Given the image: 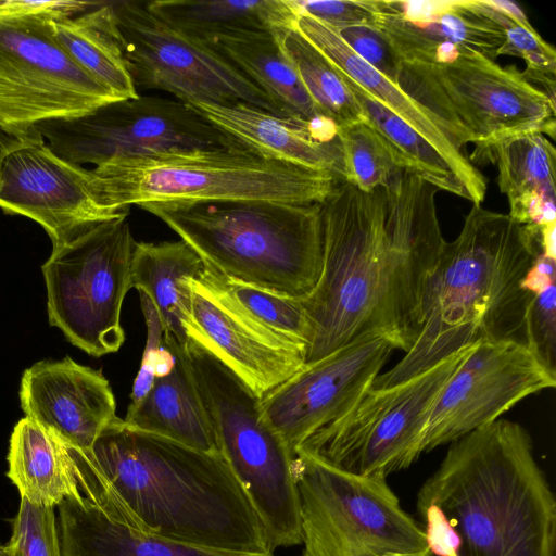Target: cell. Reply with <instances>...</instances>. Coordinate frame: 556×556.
I'll use <instances>...</instances> for the list:
<instances>
[{
  "instance_id": "8992f818",
  "label": "cell",
  "mask_w": 556,
  "mask_h": 556,
  "mask_svg": "<svg viewBox=\"0 0 556 556\" xmlns=\"http://www.w3.org/2000/svg\"><path fill=\"white\" fill-rule=\"evenodd\" d=\"M102 205L129 210L155 202L321 203L341 180L266 159L249 149H194L119 159L94 167Z\"/></svg>"
},
{
  "instance_id": "f35d334b",
  "label": "cell",
  "mask_w": 556,
  "mask_h": 556,
  "mask_svg": "<svg viewBox=\"0 0 556 556\" xmlns=\"http://www.w3.org/2000/svg\"><path fill=\"white\" fill-rule=\"evenodd\" d=\"M336 33L358 58L399 86L401 61L380 29L374 25H357Z\"/></svg>"
},
{
  "instance_id": "f6af8a7d",
  "label": "cell",
  "mask_w": 556,
  "mask_h": 556,
  "mask_svg": "<svg viewBox=\"0 0 556 556\" xmlns=\"http://www.w3.org/2000/svg\"><path fill=\"white\" fill-rule=\"evenodd\" d=\"M382 556H433L429 547L417 552H390Z\"/></svg>"
},
{
  "instance_id": "60d3db41",
  "label": "cell",
  "mask_w": 556,
  "mask_h": 556,
  "mask_svg": "<svg viewBox=\"0 0 556 556\" xmlns=\"http://www.w3.org/2000/svg\"><path fill=\"white\" fill-rule=\"evenodd\" d=\"M553 283H555V260L541 253L528 269L521 286L529 293L536 294Z\"/></svg>"
},
{
  "instance_id": "f1b7e54d",
  "label": "cell",
  "mask_w": 556,
  "mask_h": 556,
  "mask_svg": "<svg viewBox=\"0 0 556 556\" xmlns=\"http://www.w3.org/2000/svg\"><path fill=\"white\" fill-rule=\"evenodd\" d=\"M203 260L184 240L135 242L130 287L144 293L155 306L165 334L184 346L188 340L184 321L190 305L188 278H199Z\"/></svg>"
},
{
  "instance_id": "4316f807",
  "label": "cell",
  "mask_w": 556,
  "mask_h": 556,
  "mask_svg": "<svg viewBox=\"0 0 556 556\" xmlns=\"http://www.w3.org/2000/svg\"><path fill=\"white\" fill-rule=\"evenodd\" d=\"M7 459V477L34 506L55 507L81 495L70 445L29 417L15 425Z\"/></svg>"
},
{
  "instance_id": "ab89813d",
  "label": "cell",
  "mask_w": 556,
  "mask_h": 556,
  "mask_svg": "<svg viewBox=\"0 0 556 556\" xmlns=\"http://www.w3.org/2000/svg\"><path fill=\"white\" fill-rule=\"evenodd\" d=\"M101 3L74 0H0V16H45L59 21L88 12Z\"/></svg>"
},
{
  "instance_id": "3957f363",
  "label": "cell",
  "mask_w": 556,
  "mask_h": 556,
  "mask_svg": "<svg viewBox=\"0 0 556 556\" xmlns=\"http://www.w3.org/2000/svg\"><path fill=\"white\" fill-rule=\"evenodd\" d=\"M539 237V227L472 204L459 235L444 242L429 275L414 344L375 378L371 389L403 382L481 341L526 345V316L533 294L521 283L542 253Z\"/></svg>"
},
{
  "instance_id": "2e32d148",
  "label": "cell",
  "mask_w": 556,
  "mask_h": 556,
  "mask_svg": "<svg viewBox=\"0 0 556 556\" xmlns=\"http://www.w3.org/2000/svg\"><path fill=\"white\" fill-rule=\"evenodd\" d=\"M0 207L41 225L52 249L129 214L102 205L91 169L59 157L35 129L0 164Z\"/></svg>"
},
{
  "instance_id": "f546056e",
  "label": "cell",
  "mask_w": 556,
  "mask_h": 556,
  "mask_svg": "<svg viewBox=\"0 0 556 556\" xmlns=\"http://www.w3.org/2000/svg\"><path fill=\"white\" fill-rule=\"evenodd\" d=\"M55 36L71 58L116 99L139 96L124 53L112 2L74 17L53 21Z\"/></svg>"
},
{
  "instance_id": "ffe728a7",
  "label": "cell",
  "mask_w": 556,
  "mask_h": 556,
  "mask_svg": "<svg viewBox=\"0 0 556 556\" xmlns=\"http://www.w3.org/2000/svg\"><path fill=\"white\" fill-rule=\"evenodd\" d=\"M21 407L29 417L58 433L80 451L91 448L116 416V402L101 370L66 356L41 361L27 368L21 380Z\"/></svg>"
},
{
  "instance_id": "277c9868",
  "label": "cell",
  "mask_w": 556,
  "mask_h": 556,
  "mask_svg": "<svg viewBox=\"0 0 556 556\" xmlns=\"http://www.w3.org/2000/svg\"><path fill=\"white\" fill-rule=\"evenodd\" d=\"M416 505L453 531L454 556H555V496L518 422L497 419L452 442Z\"/></svg>"
},
{
  "instance_id": "836d02e7",
  "label": "cell",
  "mask_w": 556,
  "mask_h": 556,
  "mask_svg": "<svg viewBox=\"0 0 556 556\" xmlns=\"http://www.w3.org/2000/svg\"><path fill=\"white\" fill-rule=\"evenodd\" d=\"M344 181L370 192L388 187L401 170L389 148L366 119L337 127Z\"/></svg>"
},
{
  "instance_id": "7bdbcfd3",
  "label": "cell",
  "mask_w": 556,
  "mask_h": 556,
  "mask_svg": "<svg viewBox=\"0 0 556 556\" xmlns=\"http://www.w3.org/2000/svg\"><path fill=\"white\" fill-rule=\"evenodd\" d=\"M556 224L540 227V247L543 255L556 260Z\"/></svg>"
},
{
  "instance_id": "44dd1931",
  "label": "cell",
  "mask_w": 556,
  "mask_h": 556,
  "mask_svg": "<svg viewBox=\"0 0 556 556\" xmlns=\"http://www.w3.org/2000/svg\"><path fill=\"white\" fill-rule=\"evenodd\" d=\"M295 27L366 93L402 118L434 147L466 187L472 204L480 205L483 202L486 179L455 144L440 118L358 58L327 25L311 16L298 15Z\"/></svg>"
},
{
  "instance_id": "b9f144b4",
  "label": "cell",
  "mask_w": 556,
  "mask_h": 556,
  "mask_svg": "<svg viewBox=\"0 0 556 556\" xmlns=\"http://www.w3.org/2000/svg\"><path fill=\"white\" fill-rule=\"evenodd\" d=\"M486 2L509 15L517 24L527 28H533L525 12L515 2L508 0H486Z\"/></svg>"
},
{
  "instance_id": "9a60e30c",
  "label": "cell",
  "mask_w": 556,
  "mask_h": 556,
  "mask_svg": "<svg viewBox=\"0 0 556 556\" xmlns=\"http://www.w3.org/2000/svg\"><path fill=\"white\" fill-rule=\"evenodd\" d=\"M555 384L556 375L525 344H472L433 403L422 453L492 424L521 400Z\"/></svg>"
},
{
  "instance_id": "8d00e7d4",
  "label": "cell",
  "mask_w": 556,
  "mask_h": 556,
  "mask_svg": "<svg viewBox=\"0 0 556 556\" xmlns=\"http://www.w3.org/2000/svg\"><path fill=\"white\" fill-rule=\"evenodd\" d=\"M555 283L533 294L526 316V345L556 375Z\"/></svg>"
},
{
  "instance_id": "7a4b0ae2",
  "label": "cell",
  "mask_w": 556,
  "mask_h": 556,
  "mask_svg": "<svg viewBox=\"0 0 556 556\" xmlns=\"http://www.w3.org/2000/svg\"><path fill=\"white\" fill-rule=\"evenodd\" d=\"M78 489L139 530L206 549L270 556L248 494L220 454L195 450L116 417L88 451L70 445Z\"/></svg>"
},
{
  "instance_id": "d590c367",
  "label": "cell",
  "mask_w": 556,
  "mask_h": 556,
  "mask_svg": "<svg viewBox=\"0 0 556 556\" xmlns=\"http://www.w3.org/2000/svg\"><path fill=\"white\" fill-rule=\"evenodd\" d=\"M138 293L147 328V339L127 408L138 405L152 388L155 379L168 371L175 361L174 352L165 343V330L155 306L144 293Z\"/></svg>"
},
{
  "instance_id": "e0dca14e",
  "label": "cell",
  "mask_w": 556,
  "mask_h": 556,
  "mask_svg": "<svg viewBox=\"0 0 556 556\" xmlns=\"http://www.w3.org/2000/svg\"><path fill=\"white\" fill-rule=\"evenodd\" d=\"M395 349L391 337L368 334L305 364L261 399L264 417L294 454L311 434L355 406Z\"/></svg>"
},
{
  "instance_id": "83f0119b",
  "label": "cell",
  "mask_w": 556,
  "mask_h": 556,
  "mask_svg": "<svg viewBox=\"0 0 556 556\" xmlns=\"http://www.w3.org/2000/svg\"><path fill=\"white\" fill-rule=\"evenodd\" d=\"M146 7L174 29L202 42L236 33H270L281 40L298 20L288 0H154Z\"/></svg>"
},
{
  "instance_id": "8fae6325",
  "label": "cell",
  "mask_w": 556,
  "mask_h": 556,
  "mask_svg": "<svg viewBox=\"0 0 556 556\" xmlns=\"http://www.w3.org/2000/svg\"><path fill=\"white\" fill-rule=\"evenodd\" d=\"M127 216L101 223L52 249L42 265L48 315L75 346L91 356L119 350L124 299L135 245Z\"/></svg>"
},
{
  "instance_id": "4fadbf2b",
  "label": "cell",
  "mask_w": 556,
  "mask_h": 556,
  "mask_svg": "<svg viewBox=\"0 0 556 556\" xmlns=\"http://www.w3.org/2000/svg\"><path fill=\"white\" fill-rule=\"evenodd\" d=\"M118 100L59 42L53 20L0 16V127L25 136L43 121Z\"/></svg>"
},
{
  "instance_id": "52a82bcc",
  "label": "cell",
  "mask_w": 556,
  "mask_h": 556,
  "mask_svg": "<svg viewBox=\"0 0 556 556\" xmlns=\"http://www.w3.org/2000/svg\"><path fill=\"white\" fill-rule=\"evenodd\" d=\"M399 87L431 111L455 144L488 160L500 141L525 132L555 138L556 108L515 65L501 66L477 52L440 63H401Z\"/></svg>"
},
{
  "instance_id": "d4e9b609",
  "label": "cell",
  "mask_w": 556,
  "mask_h": 556,
  "mask_svg": "<svg viewBox=\"0 0 556 556\" xmlns=\"http://www.w3.org/2000/svg\"><path fill=\"white\" fill-rule=\"evenodd\" d=\"M488 159L497 165V185L515 222L534 227L556 224V150L545 135L525 132L504 139Z\"/></svg>"
},
{
  "instance_id": "ba28073f",
  "label": "cell",
  "mask_w": 556,
  "mask_h": 556,
  "mask_svg": "<svg viewBox=\"0 0 556 556\" xmlns=\"http://www.w3.org/2000/svg\"><path fill=\"white\" fill-rule=\"evenodd\" d=\"M215 432L219 453L248 494L264 527L283 532L301 518L294 454L263 415L261 399L204 346H182Z\"/></svg>"
},
{
  "instance_id": "cb8c5ba5",
  "label": "cell",
  "mask_w": 556,
  "mask_h": 556,
  "mask_svg": "<svg viewBox=\"0 0 556 556\" xmlns=\"http://www.w3.org/2000/svg\"><path fill=\"white\" fill-rule=\"evenodd\" d=\"M58 508L62 556H255L157 536L114 518L83 495L64 500Z\"/></svg>"
},
{
  "instance_id": "4dcf8cb0",
  "label": "cell",
  "mask_w": 556,
  "mask_h": 556,
  "mask_svg": "<svg viewBox=\"0 0 556 556\" xmlns=\"http://www.w3.org/2000/svg\"><path fill=\"white\" fill-rule=\"evenodd\" d=\"M341 74L354 94L364 118L384 141L399 168L421 177L438 190L470 201L466 187L434 147L402 118L366 93L349 76L342 72Z\"/></svg>"
},
{
  "instance_id": "d6986e66",
  "label": "cell",
  "mask_w": 556,
  "mask_h": 556,
  "mask_svg": "<svg viewBox=\"0 0 556 556\" xmlns=\"http://www.w3.org/2000/svg\"><path fill=\"white\" fill-rule=\"evenodd\" d=\"M378 7L374 26L401 63H440L467 52L495 61L506 41L502 27L476 0H378Z\"/></svg>"
},
{
  "instance_id": "ac0fdd59",
  "label": "cell",
  "mask_w": 556,
  "mask_h": 556,
  "mask_svg": "<svg viewBox=\"0 0 556 556\" xmlns=\"http://www.w3.org/2000/svg\"><path fill=\"white\" fill-rule=\"evenodd\" d=\"M190 305L184 329L263 399L305 365V346L262 326L202 274L188 278Z\"/></svg>"
},
{
  "instance_id": "bcb514c9",
  "label": "cell",
  "mask_w": 556,
  "mask_h": 556,
  "mask_svg": "<svg viewBox=\"0 0 556 556\" xmlns=\"http://www.w3.org/2000/svg\"><path fill=\"white\" fill-rule=\"evenodd\" d=\"M0 556H2V555H1V546H0Z\"/></svg>"
},
{
  "instance_id": "5bb4252c",
  "label": "cell",
  "mask_w": 556,
  "mask_h": 556,
  "mask_svg": "<svg viewBox=\"0 0 556 556\" xmlns=\"http://www.w3.org/2000/svg\"><path fill=\"white\" fill-rule=\"evenodd\" d=\"M127 68L139 90L166 91L184 103H245L282 116L274 102L208 45L153 15L146 2H112Z\"/></svg>"
},
{
  "instance_id": "1f68e13d",
  "label": "cell",
  "mask_w": 556,
  "mask_h": 556,
  "mask_svg": "<svg viewBox=\"0 0 556 556\" xmlns=\"http://www.w3.org/2000/svg\"><path fill=\"white\" fill-rule=\"evenodd\" d=\"M280 41L324 117L337 127L365 119L339 68L296 27L290 29Z\"/></svg>"
},
{
  "instance_id": "e575fe53",
  "label": "cell",
  "mask_w": 556,
  "mask_h": 556,
  "mask_svg": "<svg viewBox=\"0 0 556 556\" xmlns=\"http://www.w3.org/2000/svg\"><path fill=\"white\" fill-rule=\"evenodd\" d=\"M2 556H62L54 507H40L21 498L12 519V534Z\"/></svg>"
},
{
  "instance_id": "5b68a950",
  "label": "cell",
  "mask_w": 556,
  "mask_h": 556,
  "mask_svg": "<svg viewBox=\"0 0 556 556\" xmlns=\"http://www.w3.org/2000/svg\"><path fill=\"white\" fill-rule=\"evenodd\" d=\"M140 207L227 278L294 298L308 294L319 279L320 203L155 202Z\"/></svg>"
},
{
  "instance_id": "7402d4cb",
  "label": "cell",
  "mask_w": 556,
  "mask_h": 556,
  "mask_svg": "<svg viewBox=\"0 0 556 556\" xmlns=\"http://www.w3.org/2000/svg\"><path fill=\"white\" fill-rule=\"evenodd\" d=\"M186 104L243 147L266 159L327 170L344 181L337 129L279 116L245 103Z\"/></svg>"
},
{
  "instance_id": "484cf974",
  "label": "cell",
  "mask_w": 556,
  "mask_h": 556,
  "mask_svg": "<svg viewBox=\"0 0 556 556\" xmlns=\"http://www.w3.org/2000/svg\"><path fill=\"white\" fill-rule=\"evenodd\" d=\"M226 58L256 85L282 116L318 127L337 129L309 97L300 75L270 33H236L204 42Z\"/></svg>"
},
{
  "instance_id": "30bf717a",
  "label": "cell",
  "mask_w": 556,
  "mask_h": 556,
  "mask_svg": "<svg viewBox=\"0 0 556 556\" xmlns=\"http://www.w3.org/2000/svg\"><path fill=\"white\" fill-rule=\"evenodd\" d=\"M293 471L301 556H382L428 547L422 526L401 507L387 478L348 475L301 452L294 453Z\"/></svg>"
},
{
  "instance_id": "9c48e42d",
  "label": "cell",
  "mask_w": 556,
  "mask_h": 556,
  "mask_svg": "<svg viewBox=\"0 0 556 556\" xmlns=\"http://www.w3.org/2000/svg\"><path fill=\"white\" fill-rule=\"evenodd\" d=\"M470 346L403 382L370 388L349 413L315 431L294 453L356 477L387 478L408 468L422 453L437 396Z\"/></svg>"
},
{
  "instance_id": "ee69618b",
  "label": "cell",
  "mask_w": 556,
  "mask_h": 556,
  "mask_svg": "<svg viewBox=\"0 0 556 556\" xmlns=\"http://www.w3.org/2000/svg\"><path fill=\"white\" fill-rule=\"evenodd\" d=\"M33 132V131H31ZM31 132L25 136L11 134L0 127V164L7 153L12 150L15 146L26 139Z\"/></svg>"
},
{
  "instance_id": "603a6c76",
  "label": "cell",
  "mask_w": 556,
  "mask_h": 556,
  "mask_svg": "<svg viewBox=\"0 0 556 556\" xmlns=\"http://www.w3.org/2000/svg\"><path fill=\"white\" fill-rule=\"evenodd\" d=\"M165 343L174 352L173 366L155 379L138 405L127 408L124 421L189 447L220 454L182 346L169 334H165Z\"/></svg>"
},
{
  "instance_id": "d6a6232c",
  "label": "cell",
  "mask_w": 556,
  "mask_h": 556,
  "mask_svg": "<svg viewBox=\"0 0 556 556\" xmlns=\"http://www.w3.org/2000/svg\"><path fill=\"white\" fill-rule=\"evenodd\" d=\"M202 276L253 320L306 349L311 327L300 298L227 278L206 264Z\"/></svg>"
},
{
  "instance_id": "74e56055",
  "label": "cell",
  "mask_w": 556,
  "mask_h": 556,
  "mask_svg": "<svg viewBox=\"0 0 556 556\" xmlns=\"http://www.w3.org/2000/svg\"><path fill=\"white\" fill-rule=\"evenodd\" d=\"M296 15H307L333 30L375 25L378 0H288Z\"/></svg>"
},
{
  "instance_id": "6da1fadb",
  "label": "cell",
  "mask_w": 556,
  "mask_h": 556,
  "mask_svg": "<svg viewBox=\"0 0 556 556\" xmlns=\"http://www.w3.org/2000/svg\"><path fill=\"white\" fill-rule=\"evenodd\" d=\"M437 192L401 169L370 192L340 181L320 203L321 273L300 298L311 327L305 364L368 334H387L405 352L414 344L427 280L445 242Z\"/></svg>"
},
{
  "instance_id": "7c38bea8",
  "label": "cell",
  "mask_w": 556,
  "mask_h": 556,
  "mask_svg": "<svg viewBox=\"0 0 556 556\" xmlns=\"http://www.w3.org/2000/svg\"><path fill=\"white\" fill-rule=\"evenodd\" d=\"M34 129L54 154L78 166L170 151L247 149L188 104L152 96L114 100Z\"/></svg>"
}]
</instances>
